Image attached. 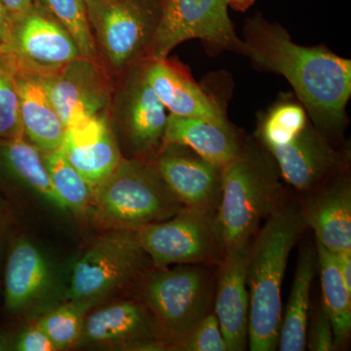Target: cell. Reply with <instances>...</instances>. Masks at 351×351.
<instances>
[{
  "mask_svg": "<svg viewBox=\"0 0 351 351\" xmlns=\"http://www.w3.org/2000/svg\"><path fill=\"white\" fill-rule=\"evenodd\" d=\"M167 119L166 108L145 80L140 64L127 84L121 107L127 138L138 159L147 161L161 149Z\"/></svg>",
  "mask_w": 351,
  "mask_h": 351,
  "instance_id": "cell-18",
  "label": "cell"
},
{
  "mask_svg": "<svg viewBox=\"0 0 351 351\" xmlns=\"http://www.w3.org/2000/svg\"><path fill=\"white\" fill-rule=\"evenodd\" d=\"M307 230L299 201L287 199L263 221L252 239L247 267L249 350H277L289 257Z\"/></svg>",
  "mask_w": 351,
  "mask_h": 351,
  "instance_id": "cell-2",
  "label": "cell"
},
{
  "mask_svg": "<svg viewBox=\"0 0 351 351\" xmlns=\"http://www.w3.org/2000/svg\"><path fill=\"white\" fill-rule=\"evenodd\" d=\"M11 62L19 93L25 136L43 152L60 149L66 138V127L53 107L40 75L19 68L12 60Z\"/></svg>",
  "mask_w": 351,
  "mask_h": 351,
  "instance_id": "cell-19",
  "label": "cell"
},
{
  "mask_svg": "<svg viewBox=\"0 0 351 351\" xmlns=\"http://www.w3.org/2000/svg\"><path fill=\"white\" fill-rule=\"evenodd\" d=\"M25 137L20 100L12 62L0 56V141Z\"/></svg>",
  "mask_w": 351,
  "mask_h": 351,
  "instance_id": "cell-30",
  "label": "cell"
},
{
  "mask_svg": "<svg viewBox=\"0 0 351 351\" xmlns=\"http://www.w3.org/2000/svg\"><path fill=\"white\" fill-rule=\"evenodd\" d=\"M244 138L232 124L212 123L195 117L168 115L163 145H186L205 160L223 168L239 154Z\"/></svg>",
  "mask_w": 351,
  "mask_h": 351,
  "instance_id": "cell-20",
  "label": "cell"
},
{
  "mask_svg": "<svg viewBox=\"0 0 351 351\" xmlns=\"http://www.w3.org/2000/svg\"><path fill=\"white\" fill-rule=\"evenodd\" d=\"M0 1L6 9L13 24L25 14L29 13L32 8L38 5V0H0Z\"/></svg>",
  "mask_w": 351,
  "mask_h": 351,
  "instance_id": "cell-34",
  "label": "cell"
},
{
  "mask_svg": "<svg viewBox=\"0 0 351 351\" xmlns=\"http://www.w3.org/2000/svg\"><path fill=\"white\" fill-rule=\"evenodd\" d=\"M95 223L108 230H132L165 221L182 204L149 161L122 159L117 169L95 186Z\"/></svg>",
  "mask_w": 351,
  "mask_h": 351,
  "instance_id": "cell-4",
  "label": "cell"
},
{
  "mask_svg": "<svg viewBox=\"0 0 351 351\" xmlns=\"http://www.w3.org/2000/svg\"><path fill=\"white\" fill-rule=\"evenodd\" d=\"M336 256L343 281L348 290L351 291V252L336 254Z\"/></svg>",
  "mask_w": 351,
  "mask_h": 351,
  "instance_id": "cell-36",
  "label": "cell"
},
{
  "mask_svg": "<svg viewBox=\"0 0 351 351\" xmlns=\"http://www.w3.org/2000/svg\"><path fill=\"white\" fill-rule=\"evenodd\" d=\"M152 265L137 233L110 230L96 240L75 263L69 285V301L95 304L138 280Z\"/></svg>",
  "mask_w": 351,
  "mask_h": 351,
  "instance_id": "cell-7",
  "label": "cell"
},
{
  "mask_svg": "<svg viewBox=\"0 0 351 351\" xmlns=\"http://www.w3.org/2000/svg\"><path fill=\"white\" fill-rule=\"evenodd\" d=\"M6 55L16 66L39 75L82 58L73 36L39 5L14 23Z\"/></svg>",
  "mask_w": 351,
  "mask_h": 351,
  "instance_id": "cell-10",
  "label": "cell"
},
{
  "mask_svg": "<svg viewBox=\"0 0 351 351\" xmlns=\"http://www.w3.org/2000/svg\"><path fill=\"white\" fill-rule=\"evenodd\" d=\"M228 5L237 11H246L255 0H226Z\"/></svg>",
  "mask_w": 351,
  "mask_h": 351,
  "instance_id": "cell-37",
  "label": "cell"
},
{
  "mask_svg": "<svg viewBox=\"0 0 351 351\" xmlns=\"http://www.w3.org/2000/svg\"><path fill=\"white\" fill-rule=\"evenodd\" d=\"M6 350V345L3 339H0V351Z\"/></svg>",
  "mask_w": 351,
  "mask_h": 351,
  "instance_id": "cell-38",
  "label": "cell"
},
{
  "mask_svg": "<svg viewBox=\"0 0 351 351\" xmlns=\"http://www.w3.org/2000/svg\"><path fill=\"white\" fill-rule=\"evenodd\" d=\"M251 241L228 248L217 267L213 311L228 351L248 350L250 295L247 267Z\"/></svg>",
  "mask_w": 351,
  "mask_h": 351,
  "instance_id": "cell-15",
  "label": "cell"
},
{
  "mask_svg": "<svg viewBox=\"0 0 351 351\" xmlns=\"http://www.w3.org/2000/svg\"><path fill=\"white\" fill-rule=\"evenodd\" d=\"M143 73L157 98L172 114L195 117L212 123H230L218 101L208 95L181 64L162 60L144 59Z\"/></svg>",
  "mask_w": 351,
  "mask_h": 351,
  "instance_id": "cell-17",
  "label": "cell"
},
{
  "mask_svg": "<svg viewBox=\"0 0 351 351\" xmlns=\"http://www.w3.org/2000/svg\"><path fill=\"white\" fill-rule=\"evenodd\" d=\"M77 346H110L128 350H167L169 341L142 302L101 307L83 321Z\"/></svg>",
  "mask_w": 351,
  "mask_h": 351,
  "instance_id": "cell-11",
  "label": "cell"
},
{
  "mask_svg": "<svg viewBox=\"0 0 351 351\" xmlns=\"http://www.w3.org/2000/svg\"><path fill=\"white\" fill-rule=\"evenodd\" d=\"M267 149L276 159L281 178L301 193L348 170V152L336 149L311 120L294 140Z\"/></svg>",
  "mask_w": 351,
  "mask_h": 351,
  "instance_id": "cell-12",
  "label": "cell"
},
{
  "mask_svg": "<svg viewBox=\"0 0 351 351\" xmlns=\"http://www.w3.org/2000/svg\"><path fill=\"white\" fill-rule=\"evenodd\" d=\"M320 272L322 301L331 319L335 348L341 350L348 345L351 335V291L346 287L336 254L327 250L315 240Z\"/></svg>",
  "mask_w": 351,
  "mask_h": 351,
  "instance_id": "cell-23",
  "label": "cell"
},
{
  "mask_svg": "<svg viewBox=\"0 0 351 351\" xmlns=\"http://www.w3.org/2000/svg\"><path fill=\"white\" fill-rule=\"evenodd\" d=\"M0 158L8 172L18 181L50 203L57 209H64L51 182L44 162L43 152L25 137L0 141Z\"/></svg>",
  "mask_w": 351,
  "mask_h": 351,
  "instance_id": "cell-24",
  "label": "cell"
},
{
  "mask_svg": "<svg viewBox=\"0 0 351 351\" xmlns=\"http://www.w3.org/2000/svg\"><path fill=\"white\" fill-rule=\"evenodd\" d=\"M179 265L147 270L141 276V302L154 316L170 350L213 311L217 269Z\"/></svg>",
  "mask_w": 351,
  "mask_h": 351,
  "instance_id": "cell-5",
  "label": "cell"
},
{
  "mask_svg": "<svg viewBox=\"0 0 351 351\" xmlns=\"http://www.w3.org/2000/svg\"><path fill=\"white\" fill-rule=\"evenodd\" d=\"M38 5L55 18L75 39L80 55L98 63V47L88 22L84 0H38Z\"/></svg>",
  "mask_w": 351,
  "mask_h": 351,
  "instance_id": "cell-28",
  "label": "cell"
},
{
  "mask_svg": "<svg viewBox=\"0 0 351 351\" xmlns=\"http://www.w3.org/2000/svg\"><path fill=\"white\" fill-rule=\"evenodd\" d=\"M0 248H1V234H0Z\"/></svg>",
  "mask_w": 351,
  "mask_h": 351,
  "instance_id": "cell-39",
  "label": "cell"
},
{
  "mask_svg": "<svg viewBox=\"0 0 351 351\" xmlns=\"http://www.w3.org/2000/svg\"><path fill=\"white\" fill-rule=\"evenodd\" d=\"M97 62L80 58L40 75L51 103L66 128L80 120L104 113L108 87Z\"/></svg>",
  "mask_w": 351,
  "mask_h": 351,
  "instance_id": "cell-14",
  "label": "cell"
},
{
  "mask_svg": "<svg viewBox=\"0 0 351 351\" xmlns=\"http://www.w3.org/2000/svg\"><path fill=\"white\" fill-rule=\"evenodd\" d=\"M171 350L182 351H228L225 338L214 311L174 343Z\"/></svg>",
  "mask_w": 351,
  "mask_h": 351,
  "instance_id": "cell-31",
  "label": "cell"
},
{
  "mask_svg": "<svg viewBox=\"0 0 351 351\" xmlns=\"http://www.w3.org/2000/svg\"><path fill=\"white\" fill-rule=\"evenodd\" d=\"M308 121L302 104L284 101L261 119L256 138L265 149L280 147L294 140Z\"/></svg>",
  "mask_w": 351,
  "mask_h": 351,
  "instance_id": "cell-27",
  "label": "cell"
},
{
  "mask_svg": "<svg viewBox=\"0 0 351 351\" xmlns=\"http://www.w3.org/2000/svg\"><path fill=\"white\" fill-rule=\"evenodd\" d=\"M182 206L218 210L221 168L205 160L186 145L161 147L149 160Z\"/></svg>",
  "mask_w": 351,
  "mask_h": 351,
  "instance_id": "cell-13",
  "label": "cell"
},
{
  "mask_svg": "<svg viewBox=\"0 0 351 351\" xmlns=\"http://www.w3.org/2000/svg\"><path fill=\"white\" fill-rule=\"evenodd\" d=\"M226 0H160V13L145 59L162 60L189 39H199L216 49L246 56Z\"/></svg>",
  "mask_w": 351,
  "mask_h": 351,
  "instance_id": "cell-8",
  "label": "cell"
},
{
  "mask_svg": "<svg viewBox=\"0 0 351 351\" xmlns=\"http://www.w3.org/2000/svg\"><path fill=\"white\" fill-rule=\"evenodd\" d=\"M318 255L315 242L302 245L285 311L281 319L277 350L304 351L306 348V329L311 313V290L316 270Z\"/></svg>",
  "mask_w": 351,
  "mask_h": 351,
  "instance_id": "cell-21",
  "label": "cell"
},
{
  "mask_svg": "<svg viewBox=\"0 0 351 351\" xmlns=\"http://www.w3.org/2000/svg\"><path fill=\"white\" fill-rule=\"evenodd\" d=\"M154 269L176 265L218 267L226 245L217 211L182 207L165 221L136 230Z\"/></svg>",
  "mask_w": 351,
  "mask_h": 351,
  "instance_id": "cell-6",
  "label": "cell"
},
{
  "mask_svg": "<svg viewBox=\"0 0 351 351\" xmlns=\"http://www.w3.org/2000/svg\"><path fill=\"white\" fill-rule=\"evenodd\" d=\"M97 47L112 68L144 60L160 13L154 0H84Z\"/></svg>",
  "mask_w": 351,
  "mask_h": 351,
  "instance_id": "cell-9",
  "label": "cell"
},
{
  "mask_svg": "<svg viewBox=\"0 0 351 351\" xmlns=\"http://www.w3.org/2000/svg\"><path fill=\"white\" fill-rule=\"evenodd\" d=\"M43 157L53 188L64 209L80 216L86 213L93 200V186L66 160L60 149L43 152Z\"/></svg>",
  "mask_w": 351,
  "mask_h": 351,
  "instance_id": "cell-26",
  "label": "cell"
},
{
  "mask_svg": "<svg viewBox=\"0 0 351 351\" xmlns=\"http://www.w3.org/2000/svg\"><path fill=\"white\" fill-rule=\"evenodd\" d=\"M13 22L0 1V56L6 55L10 48Z\"/></svg>",
  "mask_w": 351,
  "mask_h": 351,
  "instance_id": "cell-35",
  "label": "cell"
},
{
  "mask_svg": "<svg viewBox=\"0 0 351 351\" xmlns=\"http://www.w3.org/2000/svg\"><path fill=\"white\" fill-rule=\"evenodd\" d=\"M60 151L94 189L112 174L123 159L110 129L98 140L87 144H73L64 138Z\"/></svg>",
  "mask_w": 351,
  "mask_h": 351,
  "instance_id": "cell-25",
  "label": "cell"
},
{
  "mask_svg": "<svg viewBox=\"0 0 351 351\" xmlns=\"http://www.w3.org/2000/svg\"><path fill=\"white\" fill-rule=\"evenodd\" d=\"M49 265L43 254L29 240L13 244L5 269V306L20 311L34 304L49 286Z\"/></svg>",
  "mask_w": 351,
  "mask_h": 351,
  "instance_id": "cell-22",
  "label": "cell"
},
{
  "mask_svg": "<svg viewBox=\"0 0 351 351\" xmlns=\"http://www.w3.org/2000/svg\"><path fill=\"white\" fill-rule=\"evenodd\" d=\"M300 207L316 241L334 254L351 252V181L348 170L302 193Z\"/></svg>",
  "mask_w": 351,
  "mask_h": 351,
  "instance_id": "cell-16",
  "label": "cell"
},
{
  "mask_svg": "<svg viewBox=\"0 0 351 351\" xmlns=\"http://www.w3.org/2000/svg\"><path fill=\"white\" fill-rule=\"evenodd\" d=\"M274 156L258 141L246 140L221 168L217 216L226 249L247 243L270 215L288 199Z\"/></svg>",
  "mask_w": 351,
  "mask_h": 351,
  "instance_id": "cell-3",
  "label": "cell"
},
{
  "mask_svg": "<svg viewBox=\"0 0 351 351\" xmlns=\"http://www.w3.org/2000/svg\"><path fill=\"white\" fill-rule=\"evenodd\" d=\"M246 57L256 66L288 80L313 126L338 144L348 126L351 62L324 46L299 45L279 24L261 14L244 25Z\"/></svg>",
  "mask_w": 351,
  "mask_h": 351,
  "instance_id": "cell-1",
  "label": "cell"
},
{
  "mask_svg": "<svg viewBox=\"0 0 351 351\" xmlns=\"http://www.w3.org/2000/svg\"><path fill=\"white\" fill-rule=\"evenodd\" d=\"M306 348L311 351L336 350L331 319L322 301L317 302L313 308L311 307L306 329Z\"/></svg>",
  "mask_w": 351,
  "mask_h": 351,
  "instance_id": "cell-32",
  "label": "cell"
},
{
  "mask_svg": "<svg viewBox=\"0 0 351 351\" xmlns=\"http://www.w3.org/2000/svg\"><path fill=\"white\" fill-rule=\"evenodd\" d=\"M14 350L18 351H54L57 350V348L48 338L47 335L36 324L21 332L16 339Z\"/></svg>",
  "mask_w": 351,
  "mask_h": 351,
  "instance_id": "cell-33",
  "label": "cell"
},
{
  "mask_svg": "<svg viewBox=\"0 0 351 351\" xmlns=\"http://www.w3.org/2000/svg\"><path fill=\"white\" fill-rule=\"evenodd\" d=\"M93 306L91 302L69 301L44 315L36 325L47 335L57 350H66L77 346L83 321Z\"/></svg>",
  "mask_w": 351,
  "mask_h": 351,
  "instance_id": "cell-29",
  "label": "cell"
}]
</instances>
